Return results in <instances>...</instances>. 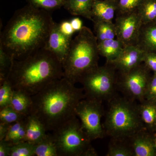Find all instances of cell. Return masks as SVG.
<instances>
[{
	"label": "cell",
	"mask_w": 156,
	"mask_h": 156,
	"mask_svg": "<svg viewBox=\"0 0 156 156\" xmlns=\"http://www.w3.org/2000/svg\"><path fill=\"white\" fill-rule=\"evenodd\" d=\"M11 125L7 123L0 122V140L5 139Z\"/></svg>",
	"instance_id": "obj_36"
},
{
	"label": "cell",
	"mask_w": 156,
	"mask_h": 156,
	"mask_svg": "<svg viewBox=\"0 0 156 156\" xmlns=\"http://www.w3.org/2000/svg\"><path fill=\"white\" fill-rule=\"evenodd\" d=\"M103 127L105 134L115 139L127 140L144 128L138 104L127 97L114 96L108 101Z\"/></svg>",
	"instance_id": "obj_5"
},
{
	"label": "cell",
	"mask_w": 156,
	"mask_h": 156,
	"mask_svg": "<svg viewBox=\"0 0 156 156\" xmlns=\"http://www.w3.org/2000/svg\"><path fill=\"white\" fill-rule=\"evenodd\" d=\"M124 48L122 43L117 39H109L98 42L99 55L105 58L107 62L112 61L117 58Z\"/></svg>",
	"instance_id": "obj_18"
},
{
	"label": "cell",
	"mask_w": 156,
	"mask_h": 156,
	"mask_svg": "<svg viewBox=\"0 0 156 156\" xmlns=\"http://www.w3.org/2000/svg\"><path fill=\"white\" fill-rule=\"evenodd\" d=\"M59 29L62 33L66 36L72 37L75 31L73 28L70 21H63L58 24Z\"/></svg>",
	"instance_id": "obj_34"
},
{
	"label": "cell",
	"mask_w": 156,
	"mask_h": 156,
	"mask_svg": "<svg viewBox=\"0 0 156 156\" xmlns=\"http://www.w3.org/2000/svg\"><path fill=\"white\" fill-rule=\"evenodd\" d=\"M35 145V156H58L52 134H47L40 142Z\"/></svg>",
	"instance_id": "obj_24"
},
{
	"label": "cell",
	"mask_w": 156,
	"mask_h": 156,
	"mask_svg": "<svg viewBox=\"0 0 156 156\" xmlns=\"http://www.w3.org/2000/svg\"><path fill=\"white\" fill-rule=\"evenodd\" d=\"M93 2V0H68L63 7L73 15L82 16L92 21Z\"/></svg>",
	"instance_id": "obj_19"
},
{
	"label": "cell",
	"mask_w": 156,
	"mask_h": 156,
	"mask_svg": "<svg viewBox=\"0 0 156 156\" xmlns=\"http://www.w3.org/2000/svg\"><path fill=\"white\" fill-rule=\"evenodd\" d=\"M135 45L144 52L156 53V21L142 24Z\"/></svg>",
	"instance_id": "obj_14"
},
{
	"label": "cell",
	"mask_w": 156,
	"mask_h": 156,
	"mask_svg": "<svg viewBox=\"0 0 156 156\" xmlns=\"http://www.w3.org/2000/svg\"><path fill=\"white\" fill-rule=\"evenodd\" d=\"M140 116L144 128L151 133L156 132V101L146 100L138 104Z\"/></svg>",
	"instance_id": "obj_17"
},
{
	"label": "cell",
	"mask_w": 156,
	"mask_h": 156,
	"mask_svg": "<svg viewBox=\"0 0 156 156\" xmlns=\"http://www.w3.org/2000/svg\"><path fill=\"white\" fill-rule=\"evenodd\" d=\"M72 40V38L62 33L58 23H55L44 48L53 53L62 63L69 51Z\"/></svg>",
	"instance_id": "obj_12"
},
{
	"label": "cell",
	"mask_w": 156,
	"mask_h": 156,
	"mask_svg": "<svg viewBox=\"0 0 156 156\" xmlns=\"http://www.w3.org/2000/svg\"><path fill=\"white\" fill-rule=\"evenodd\" d=\"M14 59L0 48V82L7 79Z\"/></svg>",
	"instance_id": "obj_29"
},
{
	"label": "cell",
	"mask_w": 156,
	"mask_h": 156,
	"mask_svg": "<svg viewBox=\"0 0 156 156\" xmlns=\"http://www.w3.org/2000/svg\"><path fill=\"white\" fill-rule=\"evenodd\" d=\"M114 23L116 37L124 47L135 45L142 25L136 11L125 14H116Z\"/></svg>",
	"instance_id": "obj_10"
},
{
	"label": "cell",
	"mask_w": 156,
	"mask_h": 156,
	"mask_svg": "<svg viewBox=\"0 0 156 156\" xmlns=\"http://www.w3.org/2000/svg\"><path fill=\"white\" fill-rule=\"evenodd\" d=\"M107 156H134L131 145L127 140L112 138Z\"/></svg>",
	"instance_id": "obj_22"
},
{
	"label": "cell",
	"mask_w": 156,
	"mask_h": 156,
	"mask_svg": "<svg viewBox=\"0 0 156 156\" xmlns=\"http://www.w3.org/2000/svg\"><path fill=\"white\" fill-rule=\"evenodd\" d=\"M94 29L98 42L109 39H115L116 30L115 24L112 21L94 20Z\"/></svg>",
	"instance_id": "obj_21"
},
{
	"label": "cell",
	"mask_w": 156,
	"mask_h": 156,
	"mask_svg": "<svg viewBox=\"0 0 156 156\" xmlns=\"http://www.w3.org/2000/svg\"><path fill=\"white\" fill-rule=\"evenodd\" d=\"M152 134L144 128L128 140L134 156H156L154 135Z\"/></svg>",
	"instance_id": "obj_13"
},
{
	"label": "cell",
	"mask_w": 156,
	"mask_h": 156,
	"mask_svg": "<svg viewBox=\"0 0 156 156\" xmlns=\"http://www.w3.org/2000/svg\"><path fill=\"white\" fill-rule=\"evenodd\" d=\"M145 99L156 101V73L151 76L148 85Z\"/></svg>",
	"instance_id": "obj_32"
},
{
	"label": "cell",
	"mask_w": 156,
	"mask_h": 156,
	"mask_svg": "<svg viewBox=\"0 0 156 156\" xmlns=\"http://www.w3.org/2000/svg\"><path fill=\"white\" fill-rule=\"evenodd\" d=\"M58 156H95L96 151L77 116L53 132Z\"/></svg>",
	"instance_id": "obj_6"
},
{
	"label": "cell",
	"mask_w": 156,
	"mask_h": 156,
	"mask_svg": "<svg viewBox=\"0 0 156 156\" xmlns=\"http://www.w3.org/2000/svg\"><path fill=\"white\" fill-rule=\"evenodd\" d=\"M117 79V72L106 63L85 75L80 83L83 85L86 98L109 101L116 95Z\"/></svg>",
	"instance_id": "obj_7"
},
{
	"label": "cell",
	"mask_w": 156,
	"mask_h": 156,
	"mask_svg": "<svg viewBox=\"0 0 156 156\" xmlns=\"http://www.w3.org/2000/svg\"><path fill=\"white\" fill-rule=\"evenodd\" d=\"M76 113L83 130L91 141L105 136L101 123V118L105 114L102 101L86 98L78 104Z\"/></svg>",
	"instance_id": "obj_8"
},
{
	"label": "cell",
	"mask_w": 156,
	"mask_h": 156,
	"mask_svg": "<svg viewBox=\"0 0 156 156\" xmlns=\"http://www.w3.org/2000/svg\"><path fill=\"white\" fill-rule=\"evenodd\" d=\"M12 145L4 139L0 140V156H10Z\"/></svg>",
	"instance_id": "obj_35"
},
{
	"label": "cell",
	"mask_w": 156,
	"mask_h": 156,
	"mask_svg": "<svg viewBox=\"0 0 156 156\" xmlns=\"http://www.w3.org/2000/svg\"><path fill=\"white\" fill-rule=\"evenodd\" d=\"M144 53L137 45L126 46L117 58L112 61L106 62V63L115 69L118 74L124 73L142 63Z\"/></svg>",
	"instance_id": "obj_11"
},
{
	"label": "cell",
	"mask_w": 156,
	"mask_h": 156,
	"mask_svg": "<svg viewBox=\"0 0 156 156\" xmlns=\"http://www.w3.org/2000/svg\"><path fill=\"white\" fill-rule=\"evenodd\" d=\"M97 39L90 28L83 26L73 39L62 62L63 78L75 85L98 67L99 59Z\"/></svg>",
	"instance_id": "obj_4"
},
{
	"label": "cell",
	"mask_w": 156,
	"mask_h": 156,
	"mask_svg": "<svg viewBox=\"0 0 156 156\" xmlns=\"http://www.w3.org/2000/svg\"><path fill=\"white\" fill-rule=\"evenodd\" d=\"M85 98L83 88H77L63 77L32 96L30 114L37 117L47 131L53 132L77 117L76 107Z\"/></svg>",
	"instance_id": "obj_2"
},
{
	"label": "cell",
	"mask_w": 156,
	"mask_h": 156,
	"mask_svg": "<svg viewBox=\"0 0 156 156\" xmlns=\"http://www.w3.org/2000/svg\"><path fill=\"white\" fill-rule=\"evenodd\" d=\"M154 143H155V147H156V132L155 133V134L154 135Z\"/></svg>",
	"instance_id": "obj_38"
},
{
	"label": "cell",
	"mask_w": 156,
	"mask_h": 156,
	"mask_svg": "<svg viewBox=\"0 0 156 156\" xmlns=\"http://www.w3.org/2000/svg\"><path fill=\"white\" fill-rule=\"evenodd\" d=\"M29 4L38 9L47 11L56 10L64 6L63 0H27Z\"/></svg>",
	"instance_id": "obj_28"
},
{
	"label": "cell",
	"mask_w": 156,
	"mask_h": 156,
	"mask_svg": "<svg viewBox=\"0 0 156 156\" xmlns=\"http://www.w3.org/2000/svg\"><path fill=\"white\" fill-rule=\"evenodd\" d=\"M56 23L50 12L29 4L15 11L2 32L0 48L14 59L43 49Z\"/></svg>",
	"instance_id": "obj_1"
},
{
	"label": "cell",
	"mask_w": 156,
	"mask_h": 156,
	"mask_svg": "<svg viewBox=\"0 0 156 156\" xmlns=\"http://www.w3.org/2000/svg\"><path fill=\"white\" fill-rule=\"evenodd\" d=\"M136 11L142 24L156 21V0H142Z\"/></svg>",
	"instance_id": "obj_23"
},
{
	"label": "cell",
	"mask_w": 156,
	"mask_h": 156,
	"mask_svg": "<svg viewBox=\"0 0 156 156\" xmlns=\"http://www.w3.org/2000/svg\"><path fill=\"white\" fill-rule=\"evenodd\" d=\"M109 1H115V2H118L119 0H109Z\"/></svg>",
	"instance_id": "obj_39"
},
{
	"label": "cell",
	"mask_w": 156,
	"mask_h": 156,
	"mask_svg": "<svg viewBox=\"0 0 156 156\" xmlns=\"http://www.w3.org/2000/svg\"><path fill=\"white\" fill-rule=\"evenodd\" d=\"M23 120L11 124V126L9 127V131H8V133L6 135L5 138L4 139L5 140L10 143L12 144L14 137L16 136L17 131L20 128Z\"/></svg>",
	"instance_id": "obj_33"
},
{
	"label": "cell",
	"mask_w": 156,
	"mask_h": 156,
	"mask_svg": "<svg viewBox=\"0 0 156 156\" xmlns=\"http://www.w3.org/2000/svg\"><path fill=\"white\" fill-rule=\"evenodd\" d=\"M63 77L62 63L53 53L43 48L21 59H14L6 80L14 90L32 96Z\"/></svg>",
	"instance_id": "obj_3"
},
{
	"label": "cell",
	"mask_w": 156,
	"mask_h": 156,
	"mask_svg": "<svg viewBox=\"0 0 156 156\" xmlns=\"http://www.w3.org/2000/svg\"><path fill=\"white\" fill-rule=\"evenodd\" d=\"M118 2L109 0H93L92 21L94 20L112 21L118 8Z\"/></svg>",
	"instance_id": "obj_15"
},
{
	"label": "cell",
	"mask_w": 156,
	"mask_h": 156,
	"mask_svg": "<svg viewBox=\"0 0 156 156\" xmlns=\"http://www.w3.org/2000/svg\"><path fill=\"white\" fill-rule=\"evenodd\" d=\"M143 63L151 71L156 73V53L145 52L143 57Z\"/></svg>",
	"instance_id": "obj_31"
},
{
	"label": "cell",
	"mask_w": 156,
	"mask_h": 156,
	"mask_svg": "<svg viewBox=\"0 0 156 156\" xmlns=\"http://www.w3.org/2000/svg\"><path fill=\"white\" fill-rule=\"evenodd\" d=\"M13 89L7 80L0 82V109L10 106Z\"/></svg>",
	"instance_id": "obj_27"
},
{
	"label": "cell",
	"mask_w": 156,
	"mask_h": 156,
	"mask_svg": "<svg viewBox=\"0 0 156 156\" xmlns=\"http://www.w3.org/2000/svg\"><path fill=\"white\" fill-rule=\"evenodd\" d=\"M142 0H119L116 14H125L136 11Z\"/></svg>",
	"instance_id": "obj_30"
},
{
	"label": "cell",
	"mask_w": 156,
	"mask_h": 156,
	"mask_svg": "<svg viewBox=\"0 0 156 156\" xmlns=\"http://www.w3.org/2000/svg\"><path fill=\"white\" fill-rule=\"evenodd\" d=\"M35 148V144L26 141H21L12 145L10 156H34Z\"/></svg>",
	"instance_id": "obj_25"
},
{
	"label": "cell",
	"mask_w": 156,
	"mask_h": 156,
	"mask_svg": "<svg viewBox=\"0 0 156 156\" xmlns=\"http://www.w3.org/2000/svg\"><path fill=\"white\" fill-rule=\"evenodd\" d=\"M64 1V2H65V4L66 2H67L68 0H63Z\"/></svg>",
	"instance_id": "obj_40"
},
{
	"label": "cell",
	"mask_w": 156,
	"mask_h": 156,
	"mask_svg": "<svg viewBox=\"0 0 156 156\" xmlns=\"http://www.w3.org/2000/svg\"><path fill=\"white\" fill-rule=\"evenodd\" d=\"M25 141L36 144L38 143L47 135L44 126L32 114H29L25 119Z\"/></svg>",
	"instance_id": "obj_16"
},
{
	"label": "cell",
	"mask_w": 156,
	"mask_h": 156,
	"mask_svg": "<svg viewBox=\"0 0 156 156\" xmlns=\"http://www.w3.org/2000/svg\"><path fill=\"white\" fill-rule=\"evenodd\" d=\"M150 71L142 62L128 72L117 73V88L127 98L142 102L145 100L147 89L151 77Z\"/></svg>",
	"instance_id": "obj_9"
},
{
	"label": "cell",
	"mask_w": 156,
	"mask_h": 156,
	"mask_svg": "<svg viewBox=\"0 0 156 156\" xmlns=\"http://www.w3.org/2000/svg\"><path fill=\"white\" fill-rule=\"evenodd\" d=\"M27 116L18 112L11 106L0 109V122L12 124L24 119Z\"/></svg>",
	"instance_id": "obj_26"
},
{
	"label": "cell",
	"mask_w": 156,
	"mask_h": 156,
	"mask_svg": "<svg viewBox=\"0 0 156 156\" xmlns=\"http://www.w3.org/2000/svg\"><path fill=\"white\" fill-rule=\"evenodd\" d=\"M73 28L76 31H80L83 28V22L78 17H75L70 20Z\"/></svg>",
	"instance_id": "obj_37"
},
{
	"label": "cell",
	"mask_w": 156,
	"mask_h": 156,
	"mask_svg": "<svg viewBox=\"0 0 156 156\" xmlns=\"http://www.w3.org/2000/svg\"><path fill=\"white\" fill-rule=\"evenodd\" d=\"M32 105V96L20 90L13 89L10 106L15 111L27 116L30 113Z\"/></svg>",
	"instance_id": "obj_20"
}]
</instances>
